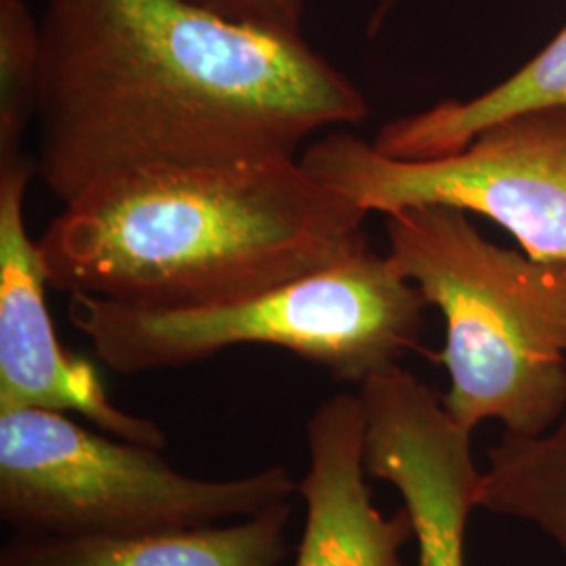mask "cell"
Segmentation results:
<instances>
[{
    "label": "cell",
    "mask_w": 566,
    "mask_h": 566,
    "mask_svg": "<svg viewBox=\"0 0 566 566\" xmlns=\"http://www.w3.org/2000/svg\"><path fill=\"white\" fill-rule=\"evenodd\" d=\"M41 36L34 164L61 203L147 168L298 158L369 116L301 32L193 0H46Z\"/></svg>",
    "instance_id": "cell-1"
},
{
    "label": "cell",
    "mask_w": 566,
    "mask_h": 566,
    "mask_svg": "<svg viewBox=\"0 0 566 566\" xmlns=\"http://www.w3.org/2000/svg\"><path fill=\"white\" fill-rule=\"evenodd\" d=\"M367 212L301 158L164 166L63 203L39 245L49 285L143 308L227 303L369 248Z\"/></svg>",
    "instance_id": "cell-2"
},
{
    "label": "cell",
    "mask_w": 566,
    "mask_h": 566,
    "mask_svg": "<svg viewBox=\"0 0 566 566\" xmlns=\"http://www.w3.org/2000/svg\"><path fill=\"white\" fill-rule=\"evenodd\" d=\"M388 256L446 322L447 411L537 437L566 407V263L489 242L470 214L407 206L386 214Z\"/></svg>",
    "instance_id": "cell-3"
},
{
    "label": "cell",
    "mask_w": 566,
    "mask_h": 566,
    "mask_svg": "<svg viewBox=\"0 0 566 566\" xmlns=\"http://www.w3.org/2000/svg\"><path fill=\"white\" fill-rule=\"evenodd\" d=\"M426 306L422 292L390 256L367 248L301 280L227 303L143 308L70 294L67 317L97 359L118 374L175 369L261 344L359 386L418 348Z\"/></svg>",
    "instance_id": "cell-4"
},
{
    "label": "cell",
    "mask_w": 566,
    "mask_h": 566,
    "mask_svg": "<svg viewBox=\"0 0 566 566\" xmlns=\"http://www.w3.org/2000/svg\"><path fill=\"white\" fill-rule=\"evenodd\" d=\"M298 497L285 465L208 481L160 449L93 432L63 411L0 413V518L28 537H133L248 518Z\"/></svg>",
    "instance_id": "cell-5"
},
{
    "label": "cell",
    "mask_w": 566,
    "mask_h": 566,
    "mask_svg": "<svg viewBox=\"0 0 566 566\" xmlns=\"http://www.w3.org/2000/svg\"><path fill=\"white\" fill-rule=\"evenodd\" d=\"M301 163L367 214L449 206L500 224L531 259L566 263V107L497 122L432 160H395L336 130Z\"/></svg>",
    "instance_id": "cell-6"
},
{
    "label": "cell",
    "mask_w": 566,
    "mask_h": 566,
    "mask_svg": "<svg viewBox=\"0 0 566 566\" xmlns=\"http://www.w3.org/2000/svg\"><path fill=\"white\" fill-rule=\"evenodd\" d=\"M365 420V470L395 486L411 518L418 566H465V528L481 506L483 470L472 430L443 397L401 365L357 386Z\"/></svg>",
    "instance_id": "cell-7"
},
{
    "label": "cell",
    "mask_w": 566,
    "mask_h": 566,
    "mask_svg": "<svg viewBox=\"0 0 566 566\" xmlns=\"http://www.w3.org/2000/svg\"><path fill=\"white\" fill-rule=\"evenodd\" d=\"M34 158L0 166V413L76 411L103 432L163 449V428L112 403L95 365L63 348L51 319L41 245L25 227Z\"/></svg>",
    "instance_id": "cell-8"
},
{
    "label": "cell",
    "mask_w": 566,
    "mask_h": 566,
    "mask_svg": "<svg viewBox=\"0 0 566 566\" xmlns=\"http://www.w3.org/2000/svg\"><path fill=\"white\" fill-rule=\"evenodd\" d=\"M304 437L308 464L298 497L306 512L294 566H405L413 526L405 507L386 516L374 506L359 395L338 392L317 405Z\"/></svg>",
    "instance_id": "cell-9"
},
{
    "label": "cell",
    "mask_w": 566,
    "mask_h": 566,
    "mask_svg": "<svg viewBox=\"0 0 566 566\" xmlns=\"http://www.w3.org/2000/svg\"><path fill=\"white\" fill-rule=\"evenodd\" d=\"M290 516L292 502H283L233 525L133 537L13 535L0 566H280Z\"/></svg>",
    "instance_id": "cell-10"
},
{
    "label": "cell",
    "mask_w": 566,
    "mask_h": 566,
    "mask_svg": "<svg viewBox=\"0 0 566 566\" xmlns=\"http://www.w3.org/2000/svg\"><path fill=\"white\" fill-rule=\"evenodd\" d=\"M566 107V25L525 65L472 99H446L386 122L371 145L395 160H432L464 149L497 122Z\"/></svg>",
    "instance_id": "cell-11"
},
{
    "label": "cell",
    "mask_w": 566,
    "mask_h": 566,
    "mask_svg": "<svg viewBox=\"0 0 566 566\" xmlns=\"http://www.w3.org/2000/svg\"><path fill=\"white\" fill-rule=\"evenodd\" d=\"M486 460L479 507L537 526L566 558V407L544 434L504 432Z\"/></svg>",
    "instance_id": "cell-12"
},
{
    "label": "cell",
    "mask_w": 566,
    "mask_h": 566,
    "mask_svg": "<svg viewBox=\"0 0 566 566\" xmlns=\"http://www.w3.org/2000/svg\"><path fill=\"white\" fill-rule=\"evenodd\" d=\"M41 23L25 0H0V166L23 158L21 142L36 118Z\"/></svg>",
    "instance_id": "cell-13"
},
{
    "label": "cell",
    "mask_w": 566,
    "mask_h": 566,
    "mask_svg": "<svg viewBox=\"0 0 566 566\" xmlns=\"http://www.w3.org/2000/svg\"><path fill=\"white\" fill-rule=\"evenodd\" d=\"M233 20L301 32L306 0H193Z\"/></svg>",
    "instance_id": "cell-14"
},
{
    "label": "cell",
    "mask_w": 566,
    "mask_h": 566,
    "mask_svg": "<svg viewBox=\"0 0 566 566\" xmlns=\"http://www.w3.org/2000/svg\"><path fill=\"white\" fill-rule=\"evenodd\" d=\"M399 0H376V7H374V13H371V20H369V34H378L385 25V21L388 20V15L395 11Z\"/></svg>",
    "instance_id": "cell-15"
}]
</instances>
